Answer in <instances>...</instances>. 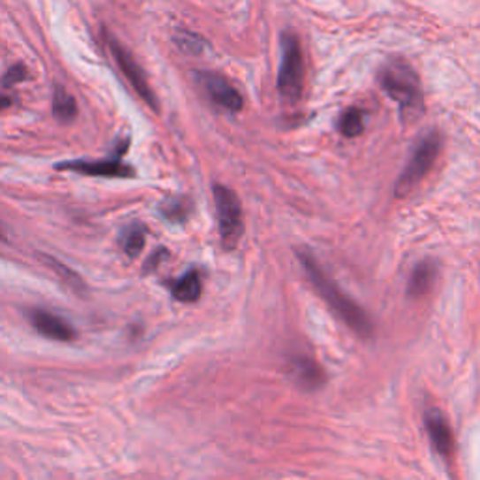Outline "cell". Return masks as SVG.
<instances>
[{
	"mask_svg": "<svg viewBox=\"0 0 480 480\" xmlns=\"http://www.w3.org/2000/svg\"><path fill=\"white\" fill-rule=\"evenodd\" d=\"M297 255L309 282H312L321 299L329 304L336 317L342 319L354 334L362 338H370L374 334V324H371L368 314L331 280V276L319 267L317 259L306 250H301Z\"/></svg>",
	"mask_w": 480,
	"mask_h": 480,
	"instance_id": "1",
	"label": "cell"
},
{
	"mask_svg": "<svg viewBox=\"0 0 480 480\" xmlns=\"http://www.w3.org/2000/svg\"><path fill=\"white\" fill-rule=\"evenodd\" d=\"M379 85L386 96L400 107L404 124L416 122L424 115V92L419 73L404 58L386 60L379 70Z\"/></svg>",
	"mask_w": 480,
	"mask_h": 480,
	"instance_id": "2",
	"label": "cell"
},
{
	"mask_svg": "<svg viewBox=\"0 0 480 480\" xmlns=\"http://www.w3.org/2000/svg\"><path fill=\"white\" fill-rule=\"evenodd\" d=\"M441 135L438 130L428 132L419 145L415 147L411 158L406 165L404 171H401L400 179L396 180L394 186V195L396 197H408L411 192L416 190V186H419L424 177L431 171L433 164L438 162L439 152H441Z\"/></svg>",
	"mask_w": 480,
	"mask_h": 480,
	"instance_id": "3",
	"label": "cell"
},
{
	"mask_svg": "<svg viewBox=\"0 0 480 480\" xmlns=\"http://www.w3.org/2000/svg\"><path fill=\"white\" fill-rule=\"evenodd\" d=\"M304 55L301 42L295 34L286 33L282 36V60L278 72V92L287 102H299L304 90Z\"/></svg>",
	"mask_w": 480,
	"mask_h": 480,
	"instance_id": "4",
	"label": "cell"
},
{
	"mask_svg": "<svg viewBox=\"0 0 480 480\" xmlns=\"http://www.w3.org/2000/svg\"><path fill=\"white\" fill-rule=\"evenodd\" d=\"M212 192L216 212H218L222 246L225 250H235L239 240L244 235V214L240 199L233 190L227 188L224 184H216Z\"/></svg>",
	"mask_w": 480,
	"mask_h": 480,
	"instance_id": "5",
	"label": "cell"
},
{
	"mask_svg": "<svg viewBox=\"0 0 480 480\" xmlns=\"http://www.w3.org/2000/svg\"><path fill=\"white\" fill-rule=\"evenodd\" d=\"M107 45H110V51L117 62L118 70L124 73V77H126L132 88L139 95V98H141L152 111H158L160 110L158 98H156V95H154V90L150 88V83L147 80L143 68L139 66V62L132 57V53L124 48V45L117 38H113L110 34H107Z\"/></svg>",
	"mask_w": 480,
	"mask_h": 480,
	"instance_id": "6",
	"label": "cell"
},
{
	"mask_svg": "<svg viewBox=\"0 0 480 480\" xmlns=\"http://www.w3.org/2000/svg\"><path fill=\"white\" fill-rule=\"evenodd\" d=\"M199 85L207 90V95L214 103H218L224 110L231 113H239L244 107V98L240 92L231 85L227 80H224L218 73H197Z\"/></svg>",
	"mask_w": 480,
	"mask_h": 480,
	"instance_id": "7",
	"label": "cell"
},
{
	"mask_svg": "<svg viewBox=\"0 0 480 480\" xmlns=\"http://www.w3.org/2000/svg\"><path fill=\"white\" fill-rule=\"evenodd\" d=\"M57 169H68L73 173H81L87 177H103V179H132L135 177L133 167L122 164L118 156L111 160H98V162H88V160H77V162H65L58 164Z\"/></svg>",
	"mask_w": 480,
	"mask_h": 480,
	"instance_id": "8",
	"label": "cell"
},
{
	"mask_svg": "<svg viewBox=\"0 0 480 480\" xmlns=\"http://www.w3.org/2000/svg\"><path fill=\"white\" fill-rule=\"evenodd\" d=\"M287 374L304 391H317L324 385V371L306 354H295L287 361Z\"/></svg>",
	"mask_w": 480,
	"mask_h": 480,
	"instance_id": "9",
	"label": "cell"
},
{
	"mask_svg": "<svg viewBox=\"0 0 480 480\" xmlns=\"http://www.w3.org/2000/svg\"><path fill=\"white\" fill-rule=\"evenodd\" d=\"M30 323L42 336L57 339V342H72V339H75V329L72 324L51 312H45V309H33Z\"/></svg>",
	"mask_w": 480,
	"mask_h": 480,
	"instance_id": "10",
	"label": "cell"
},
{
	"mask_svg": "<svg viewBox=\"0 0 480 480\" xmlns=\"http://www.w3.org/2000/svg\"><path fill=\"white\" fill-rule=\"evenodd\" d=\"M424 423L430 433L431 445L436 446V451L445 458H451L454 453V436L451 424L445 419V415L439 413L438 409H428L424 415Z\"/></svg>",
	"mask_w": 480,
	"mask_h": 480,
	"instance_id": "11",
	"label": "cell"
},
{
	"mask_svg": "<svg viewBox=\"0 0 480 480\" xmlns=\"http://www.w3.org/2000/svg\"><path fill=\"white\" fill-rule=\"evenodd\" d=\"M438 263L436 261H421L409 276L408 282V297L409 299H423L431 291L433 284L438 280Z\"/></svg>",
	"mask_w": 480,
	"mask_h": 480,
	"instance_id": "12",
	"label": "cell"
},
{
	"mask_svg": "<svg viewBox=\"0 0 480 480\" xmlns=\"http://www.w3.org/2000/svg\"><path fill=\"white\" fill-rule=\"evenodd\" d=\"M173 297L179 302H195L199 301L201 293H203V284H201V276L197 270H188L171 287Z\"/></svg>",
	"mask_w": 480,
	"mask_h": 480,
	"instance_id": "13",
	"label": "cell"
},
{
	"mask_svg": "<svg viewBox=\"0 0 480 480\" xmlns=\"http://www.w3.org/2000/svg\"><path fill=\"white\" fill-rule=\"evenodd\" d=\"M53 115H55L57 120L65 122V124L73 122L75 117H77V102H75V98L62 85L55 87Z\"/></svg>",
	"mask_w": 480,
	"mask_h": 480,
	"instance_id": "14",
	"label": "cell"
},
{
	"mask_svg": "<svg viewBox=\"0 0 480 480\" xmlns=\"http://www.w3.org/2000/svg\"><path fill=\"white\" fill-rule=\"evenodd\" d=\"M147 240V229L141 224H132L126 229H122L120 233V242H122V250L128 257H137L143 252Z\"/></svg>",
	"mask_w": 480,
	"mask_h": 480,
	"instance_id": "15",
	"label": "cell"
},
{
	"mask_svg": "<svg viewBox=\"0 0 480 480\" xmlns=\"http://www.w3.org/2000/svg\"><path fill=\"white\" fill-rule=\"evenodd\" d=\"M338 130L344 137H359L364 132V113L357 107H349L339 117Z\"/></svg>",
	"mask_w": 480,
	"mask_h": 480,
	"instance_id": "16",
	"label": "cell"
},
{
	"mask_svg": "<svg viewBox=\"0 0 480 480\" xmlns=\"http://www.w3.org/2000/svg\"><path fill=\"white\" fill-rule=\"evenodd\" d=\"M190 201L182 199V197H175V199H167L162 203L160 212L165 220L173 222V224H180L186 222L190 216Z\"/></svg>",
	"mask_w": 480,
	"mask_h": 480,
	"instance_id": "17",
	"label": "cell"
},
{
	"mask_svg": "<svg viewBox=\"0 0 480 480\" xmlns=\"http://www.w3.org/2000/svg\"><path fill=\"white\" fill-rule=\"evenodd\" d=\"M45 261H48L50 267L62 278V282H65L66 286H70L75 293H83L87 289L85 282L81 280V276L75 274L72 269H68L65 263H60L57 259H51V257H45Z\"/></svg>",
	"mask_w": 480,
	"mask_h": 480,
	"instance_id": "18",
	"label": "cell"
},
{
	"mask_svg": "<svg viewBox=\"0 0 480 480\" xmlns=\"http://www.w3.org/2000/svg\"><path fill=\"white\" fill-rule=\"evenodd\" d=\"M175 43L186 53V55H201V51L205 50V40L188 33V30H180V33L175 36Z\"/></svg>",
	"mask_w": 480,
	"mask_h": 480,
	"instance_id": "19",
	"label": "cell"
},
{
	"mask_svg": "<svg viewBox=\"0 0 480 480\" xmlns=\"http://www.w3.org/2000/svg\"><path fill=\"white\" fill-rule=\"evenodd\" d=\"M27 77H28V73H27L25 66H21V65L11 66V68L4 73V77H3V85H4V87H11V85H15V83L25 81Z\"/></svg>",
	"mask_w": 480,
	"mask_h": 480,
	"instance_id": "20",
	"label": "cell"
},
{
	"mask_svg": "<svg viewBox=\"0 0 480 480\" xmlns=\"http://www.w3.org/2000/svg\"><path fill=\"white\" fill-rule=\"evenodd\" d=\"M165 257H167V250H164V248H160V250L154 252L152 257L147 261V270H154V269H156V267L160 265V263H162V259H165Z\"/></svg>",
	"mask_w": 480,
	"mask_h": 480,
	"instance_id": "21",
	"label": "cell"
},
{
	"mask_svg": "<svg viewBox=\"0 0 480 480\" xmlns=\"http://www.w3.org/2000/svg\"><path fill=\"white\" fill-rule=\"evenodd\" d=\"M13 103L11 96H6V95H0V111L3 110H8V107Z\"/></svg>",
	"mask_w": 480,
	"mask_h": 480,
	"instance_id": "22",
	"label": "cell"
}]
</instances>
